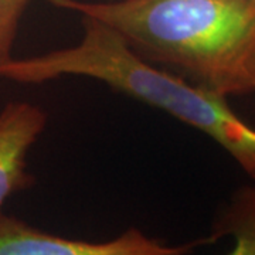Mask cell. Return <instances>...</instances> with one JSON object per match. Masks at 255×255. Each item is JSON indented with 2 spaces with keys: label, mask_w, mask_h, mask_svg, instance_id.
Here are the masks:
<instances>
[{
  "label": "cell",
  "mask_w": 255,
  "mask_h": 255,
  "mask_svg": "<svg viewBox=\"0 0 255 255\" xmlns=\"http://www.w3.org/2000/svg\"><path fill=\"white\" fill-rule=\"evenodd\" d=\"M213 243L231 237L234 247L228 255H255V187H240L221 209L211 228Z\"/></svg>",
  "instance_id": "cell-5"
},
{
  "label": "cell",
  "mask_w": 255,
  "mask_h": 255,
  "mask_svg": "<svg viewBox=\"0 0 255 255\" xmlns=\"http://www.w3.org/2000/svg\"><path fill=\"white\" fill-rule=\"evenodd\" d=\"M46 125V111L36 104L14 101L0 110V213L10 196L33 182L27 156Z\"/></svg>",
  "instance_id": "cell-4"
},
{
  "label": "cell",
  "mask_w": 255,
  "mask_h": 255,
  "mask_svg": "<svg viewBox=\"0 0 255 255\" xmlns=\"http://www.w3.org/2000/svg\"><path fill=\"white\" fill-rule=\"evenodd\" d=\"M30 0H0V65L13 57L20 21Z\"/></svg>",
  "instance_id": "cell-6"
},
{
  "label": "cell",
  "mask_w": 255,
  "mask_h": 255,
  "mask_svg": "<svg viewBox=\"0 0 255 255\" xmlns=\"http://www.w3.org/2000/svg\"><path fill=\"white\" fill-rule=\"evenodd\" d=\"M97 20L147 63L223 98L255 95V0H48Z\"/></svg>",
  "instance_id": "cell-1"
},
{
  "label": "cell",
  "mask_w": 255,
  "mask_h": 255,
  "mask_svg": "<svg viewBox=\"0 0 255 255\" xmlns=\"http://www.w3.org/2000/svg\"><path fill=\"white\" fill-rule=\"evenodd\" d=\"M81 20L84 33L77 44L33 57H11L0 65V78L27 85L70 75L97 80L200 130L255 180V128L230 108L227 98L147 63L108 26Z\"/></svg>",
  "instance_id": "cell-2"
},
{
  "label": "cell",
  "mask_w": 255,
  "mask_h": 255,
  "mask_svg": "<svg viewBox=\"0 0 255 255\" xmlns=\"http://www.w3.org/2000/svg\"><path fill=\"white\" fill-rule=\"evenodd\" d=\"M204 244H213L210 236L180 246H167L137 228H128L104 243L70 240L0 213V255H193L197 247Z\"/></svg>",
  "instance_id": "cell-3"
}]
</instances>
